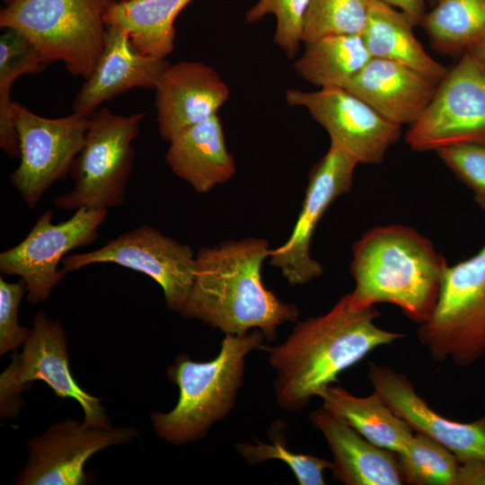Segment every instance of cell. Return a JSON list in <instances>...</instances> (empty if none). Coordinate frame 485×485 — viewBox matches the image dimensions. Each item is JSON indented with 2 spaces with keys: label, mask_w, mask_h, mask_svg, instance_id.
<instances>
[{
  "label": "cell",
  "mask_w": 485,
  "mask_h": 485,
  "mask_svg": "<svg viewBox=\"0 0 485 485\" xmlns=\"http://www.w3.org/2000/svg\"><path fill=\"white\" fill-rule=\"evenodd\" d=\"M296 73L322 88H345L372 58L361 35H330L304 44Z\"/></svg>",
  "instance_id": "25"
},
{
  "label": "cell",
  "mask_w": 485,
  "mask_h": 485,
  "mask_svg": "<svg viewBox=\"0 0 485 485\" xmlns=\"http://www.w3.org/2000/svg\"><path fill=\"white\" fill-rule=\"evenodd\" d=\"M385 3L410 15L416 24H419L427 13L425 0H377Z\"/></svg>",
  "instance_id": "35"
},
{
  "label": "cell",
  "mask_w": 485,
  "mask_h": 485,
  "mask_svg": "<svg viewBox=\"0 0 485 485\" xmlns=\"http://www.w3.org/2000/svg\"><path fill=\"white\" fill-rule=\"evenodd\" d=\"M357 159L331 142L329 150L311 172L302 208L285 243L269 251V264L280 269L291 286L304 285L323 272L312 258L310 244L315 229L331 203L348 193L353 182Z\"/></svg>",
  "instance_id": "13"
},
{
  "label": "cell",
  "mask_w": 485,
  "mask_h": 485,
  "mask_svg": "<svg viewBox=\"0 0 485 485\" xmlns=\"http://www.w3.org/2000/svg\"><path fill=\"white\" fill-rule=\"evenodd\" d=\"M115 0H4L0 27L29 40L48 63L87 79L105 46L104 15Z\"/></svg>",
  "instance_id": "5"
},
{
  "label": "cell",
  "mask_w": 485,
  "mask_h": 485,
  "mask_svg": "<svg viewBox=\"0 0 485 485\" xmlns=\"http://www.w3.org/2000/svg\"><path fill=\"white\" fill-rule=\"evenodd\" d=\"M425 1H427V0H425ZM428 1H429V0H428ZM431 1H436V2H437L438 0H431Z\"/></svg>",
  "instance_id": "37"
},
{
  "label": "cell",
  "mask_w": 485,
  "mask_h": 485,
  "mask_svg": "<svg viewBox=\"0 0 485 485\" xmlns=\"http://www.w3.org/2000/svg\"><path fill=\"white\" fill-rule=\"evenodd\" d=\"M419 25L434 50L462 57L485 36V0H438Z\"/></svg>",
  "instance_id": "26"
},
{
  "label": "cell",
  "mask_w": 485,
  "mask_h": 485,
  "mask_svg": "<svg viewBox=\"0 0 485 485\" xmlns=\"http://www.w3.org/2000/svg\"><path fill=\"white\" fill-rule=\"evenodd\" d=\"M415 25L406 13L381 1L369 0L361 36L371 57L403 64L440 83L449 69L424 49L413 33Z\"/></svg>",
  "instance_id": "22"
},
{
  "label": "cell",
  "mask_w": 485,
  "mask_h": 485,
  "mask_svg": "<svg viewBox=\"0 0 485 485\" xmlns=\"http://www.w3.org/2000/svg\"><path fill=\"white\" fill-rule=\"evenodd\" d=\"M146 112L129 116L97 110L90 118L84 144L73 162L74 186L55 198L62 210H108L123 204L135 162L133 142Z\"/></svg>",
  "instance_id": "6"
},
{
  "label": "cell",
  "mask_w": 485,
  "mask_h": 485,
  "mask_svg": "<svg viewBox=\"0 0 485 485\" xmlns=\"http://www.w3.org/2000/svg\"><path fill=\"white\" fill-rule=\"evenodd\" d=\"M368 379L384 403L416 433L449 449L460 463L485 461V414L472 422L449 419L435 411L403 374L369 363Z\"/></svg>",
  "instance_id": "16"
},
{
  "label": "cell",
  "mask_w": 485,
  "mask_h": 485,
  "mask_svg": "<svg viewBox=\"0 0 485 485\" xmlns=\"http://www.w3.org/2000/svg\"><path fill=\"white\" fill-rule=\"evenodd\" d=\"M20 147V164L10 180L27 205L34 208L47 190L70 174L83 147L89 116L72 114L49 119L13 102Z\"/></svg>",
  "instance_id": "10"
},
{
  "label": "cell",
  "mask_w": 485,
  "mask_h": 485,
  "mask_svg": "<svg viewBox=\"0 0 485 485\" xmlns=\"http://www.w3.org/2000/svg\"><path fill=\"white\" fill-rule=\"evenodd\" d=\"M135 435L131 428H93L72 419L54 424L40 436L28 441L29 461L17 483L84 484V464L93 454L128 442Z\"/></svg>",
  "instance_id": "15"
},
{
  "label": "cell",
  "mask_w": 485,
  "mask_h": 485,
  "mask_svg": "<svg viewBox=\"0 0 485 485\" xmlns=\"http://www.w3.org/2000/svg\"><path fill=\"white\" fill-rule=\"evenodd\" d=\"M379 315L375 306L353 309L347 294L328 313L298 322L284 342L265 346L276 374L278 405L288 411L301 410L369 352L404 337L378 327Z\"/></svg>",
  "instance_id": "1"
},
{
  "label": "cell",
  "mask_w": 485,
  "mask_h": 485,
  "mask_svg": "<svg viewBox=\"0 0 485 485\" xmlns=\"http://www.w3.org/2000/svg\"><path fill=\"white\" fill-rule=\"evenodd\" d=\"M191 0H115L104 22L125 31L141 54L165 58L174 48V21Z\"/></svg>",
  "instance_id": "23"
},
{
  "label": "cell",
  "mask_w": 485,
  "mask_h": 485,
  "mask_svg": "<svg viewBox=\"0 0 485 485\" xmlns=\"http://www.w3.org/2000/svg\"><path fill=\"white\" fill-rule=\"evenodd\" d=\"M456 485H485V461L460 463Z\"/></svg>",
  "instance_id": "34"
},
{
  "label": "cell",
  "mask_w": 485,
  "mask_h": 485,
  "mask_svg": "<svg viewBox=\"0 0 485 485\" xmlns=\"http://www.w3.org/2000/svg\"><path fill=\"white\" fill-rule=\"evenodd\" d=\"M322 407L375 445L401 452L414 431L376 393L356 396L340 386L331 385L321 397Z\"/></svg>",
  "instance_id": "24"
},
{
  "label": "cell",
  "mask_w": 485,
  "mask_h": 485,
  "mask_svg": "<svg viewBox=\"0 0 485 485\" xmlns=\"http://www.w3.org/2000/svg\"><path fill=\"white\" fill-rule=\"evenodd\" d=\"M44 381L61 398L75 400L84 410L87 427L111 428L100 399L87 393L73 378L62 325L43 312L32 320L22 351L15 354L0 375L1 416L19 410V396L35 381Z\"/></svg>",
  "instance_id": "8"
},
{
  "label": "cell",
  "mask_w": 485,
  "mask_h": 485,
  "mask_svg": "<svg viewBox=\"0 0 485 485\" xmlns=\"http://www.w3.org/2000/svg\"><path fill=\"white\" fill-rule=\"evenodd\" d=\"M405 141L417 152L457 144L485 146V72L468 52L439 83Z\"/></svg>",
  "instance_id": "12"
},
{
  "label": "cell",
  "mask_w": 485,
  "mask_h": 485,
  "mask_svg": "<svg viewBox=\"0 0 485 485\" xmlns=\"http://www.w3.org/2000/svg\"><path fill=\"white\" fill-rule=\"evenodd\" d=\"M108 210L79 208L70 218L54 224L53 212L46 210L26 237L17 245L0 253V271L23 280L27 300L46 301L65 272L57 267L67 253L92 244Z\"/></svg>",
  "instance_id": "11"
},
{
  "label": "cell",
  "mask_w": 485,
  "mask_h": 485,
  "mask_svg": "<svg viewBox=\"0 0 485 485\" xmlns=\"http://www.w3.org/2000/svg\"><path fill=\"white\" fill-rule=\"evenodd\" d=\"M468 52L485 72V36L474 43Z\"/></svg>",
  "instance_id": "36"
},
{
  "label": "cell",
  "mask_w": 485,
  "mask_h": 485,
  "mask_svg": "<svg viewBox=\"0 0 485 485\" xmlns=\"http://www.w3.org/2000/svg\"><path fill=\"white\" fill-rule=\"evenodd\" d=\"M438 84L408 66L372 57L345 89L391 122L411 126L428 108Z\"/></svg>",
  "instance_id": "19"
},
{
  "label": "cell",
  "mask_w": 485,
  "mask_h": 485,
  "mask_svg": "<svg viewBox=\"0 0 485 485\" xmlns=\"http://www.w3.org/2000/svg\"><path fill=\"white\" fill-rule=\"evenodd\" d=\"M98 263H113L148 276L162 287L167 307L180 313L196 271V255L189 245L149 225L121 234L97 250L66 255L61 269L66 273Z\"/></svg>",
  "instance_id": "9"
},
{
  "label": "cell",
  "mask_w": 485,
  "mask_h": 485,
  "mask_svg": "<svg viewBox=\"0 0 485 485\" xmlns=\"http://www.w3.org/2000/svg\"><path fill=\"white\" fill-rule=\"evenodd\" d=\"M264 340L260 330L225 334L218 354L209 361H193L185 354L178 357L168 368V377L179 387V400L169 412L151 417L158 436L174 445L203 438L234 407L246 357L263 349Z\"/></svg>",
  "instance_id": "4"
},
{
  "label": "cell",
  "mask_w": 485,
  "mask_h": 485,
  "mask_svg": "<svg viewBox=\"0 0 485 485\" xmlns=\"http://www.w3.org/2000/svg\"><path fill=\"white\" fill-rule=\"evenodd\" d=\"M417 335L436 362L468 366L485 354V245L446 267L435 307Z\"/></svg>",
  "instance_id": "7"
},
{
  "label": "cell",
  "mask_w": 485,
  "mask_h": 485,
  "mask_svg": "<svg viewBox=\"0 0 485 485\" xmlns=\"http://www.w3.org/2000/svg\"><path fill=\"white\" fill-rule=\"evenodd\" d=\"M290 106L306 108L333 142L354 156L358 163H381L388 149L399 141L401 126L383 117L365 101L345 88L315 92L288 89Z\"/></svg>",
  "instance_id": "14"
},
{
  "label": "cell",
  "mask_w": 485,
  "mask_h": 485,
  "mask_svg": "<svg viewBox=\"0 0 485 485\" xmlns=\"http://www.w3.org/2000/svg\"><path fill=\"white\" fill-rule=\"evenodd\" d=\"M332 455L334 479L346 485H400L396 454L378 446L322 406L310 415Z\"/></svg>",
  "instance_id": "20"
},
{
  "label": "cell",
  "mask_w": 485,
  "mask_h": 485,
  "mask_svg": "<svg viewBox=\"0 0 485 485\" xmlns=\"http://www.w3.org/2000/svg\"><path fill=\"white\" fill-rule=\"evenodd\" d=\"M270 250L268 241L256 237L202 247L196 254L193 285L181 314L225 334L260 330L265 340H276L278 327L295 322L299 310L262 282L261 267Z\"/></svg>",
  "instance_id": "2"
},
{
  "label": "cell",
  "mask_w": 485,
  "mask_h": 485,
  "mask_svg": "<svg viewBox=\"0 0 485 485\" xmlns=\"http://www.w3.org/2000/svg\"><path fill=\"white\" fill-rule=\"evenodd\" d=\"M169 65L165 58L137 51L122 29L107 26L104 49L76 94L73 112L91 117L103 101L132 88L154 90Z\"/></svg>",
  "instance_id": "18"
},
{
  "label": "cell",
  "mask_w": 485,
  "mask_h": 485,
  "mask_svg": "<svg viewBox=\"0 0 485 485\" xmlns=\"http://www.w3.org/2000/svg\"><path fill=\"white\" fill-rule=\"evenodd\" d=\"M47 64L29 40L5 29L0 37V147L10 158L20 155L11 88L16 78L37 74Z\"/></svg>",
  "instance_id": "27"
},
{
  "label": "cell",
  "mask_w": 485,
  "mask_h": 485,
  "mask_svg": "<svg viewBox=\"0 0 485 485\" xmlns=\"http://www.w3.org/2000/svg\"><path fill=\"white\" fill-rule=\"evenodd\" d=\"M169 143L167 164L198 193L209 192L235 173V162L226 147L217 114L187 128Z\"/></svg>",
  "instance_id": "21"
},
{
  "label": "cell",
  "mask_w": 485,
  "mask_h": 485,
  "mask_svg": "<svg viewBox=\"0 0 485 485\" xmlns=\"http://www.w3.org/2000/svg\"><path fill=\"white\" fill-rule=\"evenodd\" d=\"M352 256L353 309L391 304L416 323L428 319L448 266L428 238L410 226L379 225L355 242Z\"/></svg>",
  "instance_id": "3"
},
{
  "label": "cell",
  "mask_w": 485,
  "mask_h": 485,
  "mask_svg": "<svg viewBox=\"0 0 485 485\" xmlns=\"http://www.w3.org/2000/svg\"><path fill=\"white\" fill-rule=\"evenodd\" d=\"M26 291L22 279L16 283L0 278V355L24 344L31 330L18 322L19 306Z\"/></svg>",
  "instance_id": "33"
},
{
  "label": "cell",
  "mask_w": 485,
  "mask_h": 485,
  "mask_svg": "<svg viewBox=\"0 0 485 485\" xmlns=\"http://www.w3.org/2000/svg\"><path fill=\"white\" fill-rule=\"evenodd\" d=\"M310 0H259L246 12L253 23L269 13L277 20L274 42L289 58H294L302 41L304 18Z\"/></svg>",
  "instance_id": "31"
},
{
  "label": "cell",
  "mask_w": 485,
  "mask_h": 485,
  "mask_svg": "<svg viewBox=\"0 0 485 485\" xmlns=\"http://www.w3.org/2000/svg\"><path fill=\"white\" fill-rule=\"evenodd\" d=\"M282 424L280 421L273 423L269 432L271 443L254 439L253 443L236 444V451L250 465L269 460L284 462L292 471L299 485H324L326 483L324 471L331 469V462L312 454L290 451L280 430Z\"/></svg>",
  "instance_id": "29"
},
{
  "label": "cell",
  "mask_w": 485,
  "mask_h": 485,
  "mask_svg": "<svg viewBox=\"0 0 485 485\" xmlns=\"http://www.w3.org/2000/svg\"><path fill=\"white\" fill-rule=\"evenodd\" d=\"M454 176L473 193L474 200L485 212V146L457 144L436 150Z\"/></svg>",
  "instance_id": "32"
},
{
  "label": "cell",
  "mask_w": 485,
  "mask_h": 485,
  "mask_svg": "<svg viewBox=\"0 0 485 485\" xmlns=\"http://www.w3.org/2000/svg\"><path fill=\"white\" fill-rule=\"evenodd\" d=\"M403 483L410 485H456L460 461L445 446L416 433L396 454Z\"/></svg>",
  "instance_id": "28"
},
{
  "label": "cell",
  "mask_w": 485,
  "mask_h": 485,
  "mask_svg": "<svg viewBox=\"0 0 485 485\" xmlns=\"http://www.w3.org/2000/svg\"><path fill=\"white\" fill-rule=\"evenodd\" d=\"M369 0H310L302 42L330 35H361L366 23Z\"/></svg>",
  "instance_id": "30"
},
{
  "label": "cell",
  "mask_w": 485,
  "mask_h": 485,
  "mask_svg": "<svg viewBox=\"0 0 485 485\" xmlns=\"http://www.w3.org/2000/svg\"><path fill=\"white\" fill-rule=\"evenodd\" d=\"M121 1H126V0H121Z\"/></svg>",
  "instance_id": "38"
},
{
  "label": "cell",
  "mask_w": 485,
  "mask_h": 485,
  "mask_svg": "<svg viewBox=\"0 0 485 485\" xmlns=\"http://www.w3.org/2000/svg\"><path fill=\"white\" fill-rule=\"evenodd\" d=\"M154 90L159 133L168 142L216 115L230 93L214 68L197 61L170 64Z\"/></svg>",
  "instance_id": "17"
}]
</instances>
